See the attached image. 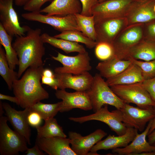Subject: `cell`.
Segmentation results:
<instances>
[{
    "mask_svg": "<svg viewBox=\"0 0 155 155\" xmlns=\"http://www.w3.org/2000/svg\"><path fill=\"white\" fill-rule=\"evenodd\" d=\"M41 30L30 28L26 34L18 36L12 44L19 59L18 78L28 67L43 66L45 48L41 37Z\"/></svg>",
    "mask_w": 155,
    "mask_h": 155,
    "instance_id": "obj_1",
    "label": "cell"
},
{
    "mask_svg": "<svg viewBox=\"0 0 155 155\" xmlns=\"http://www.w3.org/2000/svg\"><path fill=\"white\" fill-rule=\"evenodd\" d=\"M43 66L29 67L22 77L15 80L12 88L19 106L23 108H30L37 102L49 97L48 92L42 87L40 82Z\"/></svg>",
    "mask_w": 155,
    "mask_h": 155,
    "instance_id": "obj_2",
    "label": "cell"
},
{
    "mask_svg": "<svg viewBox=\"0 0 155 155\" xmlns=\"http://www.w3.org/2000/svg\"><path fill=\"white\" fill-rule=\"evenodd\" d=\"M109 87L99 74H95L90 88L86 91L94 113L106 104L114 106L118 109L123 107L125 103Z\"/></svg>",
    "mask_w": 155,
    "mask_h": 155,
    "instance_id": "obj_3",
    "label": "cell"
},
{
    "mask_svg": "<svg viewBox=\"0 0 155 155\" xmlns=\"http://www.w3.org/2000/svg\"><path fill=\"white\" fill-rule=\"evenodd\" d=\"M144 24L128 26L114 40L112 45L114 55L122 60H128L132 49L144 39Z\"/></svg>",
    "mask_w": 155,
    "mask_h": 155,
    "instance_id": "obj_4",
    "label": "cell"
},
{
    "mask_svg": "<svg viewBox=\"0 0 155 155\" xmlns=\"http://www.w3.org/2000/svg\"><path fill=\"white\" fill-rule=\"evenodd\" d=\"M112 90L125 103H132L138 107L146 108L155 106V102L141 82L110 86Z\"/></svg>",
    "mask_w": 155,
    "mask_h": 155,
    "instance_id": "obj_5",
    "label": "cell"
},
{
    "mask_svg": "<svg viewBox=\"0 0 155 155\" xmlns=\"http://www.w3.org/2000/svg\"><path fill=\"white\" fill-rule=\"evenodd\" d=\"M6 116L0 117V154L16 155L28 149L26 140L8 126Z\"/></svg>",
    "mask_w": 155,
    "mask_h": 155,
    "instance_id": "obj_6",
    "label": "cell"
},
{
    "mask_svg": "<svg viewBox=\"0 0 155 155\" xmlns=\"http://www.w3.org/2000/svg\"><path fill=\"white\" fill-rule=\"evenodd\" d=\"M117 109L121 121L127 127L134 128L140 132L144 130L147 123L155 116L154 107L142 108L125 103L122 108Z\"/></svg>",
    "mask_w": 155,
    "mask_h": 155,
    "instance_id": "obj_7",
    "label": "cell"
},
{
    "mask_svg": "<svg viewBox=\"0 0 155 155\" xmlns=\"http://www.w3.org/2000/svg\"><path fill=\"white\" fill-rule=\"evenodd\" d=\"M135 0H107L98 3L91 13L94 21L99 19L125 17L136 1Z\"/></svg>",
    "mask_w": 155,
    "mask_h": 155,
    "instance_id": "obj_8",
    "label": "cell"
},
{
    "mask_svg": "<svg viewBox=\"0 0 155 155\" xmlns=\"http://www.w3.org/2000/svg\"><path fill=\"white\" fill-rule=\"evenodd\" d=\"M68 119L70 121L80 123L92 120L103 122L118 135L124 134L127 129L121 121L117 109L111 112L108 110L107 104L105 105L93 114L80 117H69Z\"/></svg>",
    "mask_w": 155,
    "mask_h": 155,
    "instance_id": "obj_9",
    "label": "cell"
},
{
    "mask_svg": "<svg viewBox=\"0 0 155 155\" xmlns=\"http://www.w3.org/2000/svg\"><path fill=\"white\" fill-rule=\"evenodd\" d=\"M51 58L63 65L62 67L55 69V73H70L78 75L89 72L92 68L90 64V58L87 51L79 53L74 56L65 55L58 52L57 56H52Z\"/></svg>",
    "mask_w": 155,
    "mask_h": 155,
    "instance_id": "obj_10",
    "label": "cell"
},
{
    "mask_svg": "<svg viewBox=\"0 0 155 155\" xmlns=\"http://www.w3.org/2000/svg\"><path fill=\"white\" fill-rule=\"evenodd\" d=\"M22 17L26 20L36 21L49 25L61 32L71 30L80 31L75 14L63 16L43 15L40 12H29L23 13Z\"/></svg>",
    "mask_w": 155,
    "mask_h": 155,
    "instance_id": "obj_11",
    "label": "cell"
},
{
    "mask_svg": "<svg viewBox=\"0 0 155 155\" xmlns=\"http://www.w3.org/2000/svg\"><path fill=\"white\" fill-rule=\"evenodd\" d=\"M94 22L96 44L104 42L112 44L119 34L128 25L125 17L102 19L95 20Z\"/></svg>",
    "mask_w": 155,
    "mask_h": 155,
    "instance_id": "obj_12",
    "label": "cell"
},
{
    "mask_svg": "<svg viewBox=\"0 0 155 155\" xmlns=\"http://www.w3.org/2000/svg\"><path fill=\"white\" fill-rule=\"evenodd\" d=\"M13 1L0 0V23L9 35L13 37L24 36L31 28L27 26L20 25L13 7Z\"/></svg>",
    "mask_w": 155,
    "mask_h": 155,
    "instance_id": "obj_13",
    "label": "cell"
},
{
    "mask_svg": "<svg viewBox=\"0 0 155 155\" xmlns=\"http://www.w3.org/2000/svg\"><path fill=\"white\" fill-rule=\"evenodd\" d=\"M55 95L57 99L62 100L59 111L61 113L67 112L75 108L86 111L92 109L90 99L86 91L68 92L65 89L57 90Z\"/></svg>",
    "mask_w": 155,
    "mask_h": 155,
    "instance_id": "obj_14",
    "label": "cell"
},
{
    "mask_svg": "<svg viewBox=\"0 0 155 155\" xmlns=\"http://www.w3.org/2000/svg\"><path fill=\"white\" fill-rule=\"evenodd\" d=\"M5 115L8 121L14 130L24 136L28 144L31 145V130L27 121V117L30 111V108L24 109L23 111H17L6 102L2 103Z\"/></svg>",
    "mask_w": 155,
    "mask_h": 155,
    "instance_id": "obj_15",
    "label": "cell"
},
{
    "mask_svg": "<svg viewBox=\"0 0 155 155\" xmlns=\"http://www.w3.org/2000/svg\"><path fill=\"white\" fill-rule=\"evenodd\" d=\"M107 134L101 129L85 136L75 132L70 131L68 133L71 148L76 155H89L92 147Z\"/></svg>",
    "mask_w": 155,
    "mask_h": 155,
    "instance_id": "obj_16",
    "label": "cell"
},
{
    "mask_svg": "<svg viewBox=\"0 0 155 155\" xmlns=\"http://www.w3.org/2000/svg\"><path fill=\"white\" fill-rule=\"evenodd\" d=\"M54 73L60 89L69 88L76 91H87L90 88L94 80V76L89 72L75 75L70 73Z\"/></svg>",
    "mask_w": 155,
    "mask_h": 155,
    "instance_id": "obj_17",
    "label": "cell"
},
{
    "mask_svg": "<svg viewBox=\"0 0 155 155\" xmlns=\"http://www.w3.org/2000/svg\"><path fill=\"white\" fill-rule=\"evenodd\" d=\"M35 143L40 150L49 155H76L69 146V138L37 137Z\"/></svg>",
    "mask_w": 155,
    "mask_h": 155,
    "instance_id": "obj_18",
    "label": "cell"
},
{
    "mask_svg": "<svg viewBox=\"0 0 155 155\" xmlns=\"http://www.w3.org/2000/svg\"><path fill=\"white\" fill-rule=\"evenodd\" d=\"M138 131L134 128L127 127L126 132L123 135L115 136L109 134L106 139L95 145L90 150L89 155H99L97 152L100 150L125 147L133 140L138 133Z\"/></svg>",
    "mask_w": 155,
    "mask_h": 155,
    "instance_id": "obj_19",
    "label": "cell"
},
{
    "mask_svg": "<svg viewBox=\"0 0 155 155\" xmlns=\"http://www.w3.org/2000/svg\"><path fill=\"white\" fill-rule=\"evenodd\" d=\"M155 0L137 1L126 16L128 25L145 24L155 20Z\"/></svg>",
    "mask_w": 155,
    "mask_h": 155,
    "instance_id": "obj_20",
    "label": "cell"
},
{
    "mask_svg": "<svg viewBox=\"0 0 155 155\" xmlns=\"http://www.w3.org/2000/svg\"><path fill=\"white\" fill-rule=\"evenodd\" d=\"M152 120L149 122L141 133L137 134L130 144L124 148L113 149L112 152L118 155H139L142 152L155 151V146L150 144L146 140Z\"/></svg>",
    "mask_w": 155,
    "mask_h": 155,
    "instance_id": "obj_21",
    "label": "cell"
},
{
    "mask_svg": "<svg viewBox=\"0 0 155 155\" xmlns=\"http://www.w3.org/2000/svg\"><path fill=\"white\" fill-rule=\"evenodd\" d=\"M82 9L79 0H53L40 12L48 16H63L68 15L80 13Z\"/></svg>",
    "mask_w": 155,
    "mask_h": 155,
    "instance_id": "obj_22",
    "label": "cell"
},
{
    "mask_svg": "<svg viewBox=\"0 0 155 155\" xmlns=\"http://www.w3.org/2000/svg\"><path fill=\"white\" fill-rule=\"evenodd\" d=\"M132 63L130 60L121 59L114 55L108 59L98 63L96 69L102 77L107 79L117 75Z\"/></svg>",
    "mask_w": 155,
    "mask_h": 155,
    "instance_id": "obj_23",
    "label": "cell"
},
{
    "mask_svg": "<svg viewBox=\"0 0 155 155\" xmlns=\"http://www.w3.org/2000/svg\"><path fill=\"white\" fill-rule=\"evenodd\" d=\"M144 80L141 69L137 65L132 63L121 73L107 79L106 81L110 87L115 85L140 83Z\"/></svg>",
    "mask_w": 155,
    "mask_h": 155,
    "instance_id": "obj_24",
    "label": "cell"
},
{
    "mask_svg": "<svg viewBox=\"0 0 155 155\" xmlns=\"http://www.w3.org/2000/svg\"><path fill=\"white\" fill-rule=\"evenodd\" d=\"M41 37L44 43H48L67 54L74 52L83 53L86 51L84 46L78 42L56 38L46 33L42 34Z\"/></svg>",
    "mask_w": 155,
    "mask_h": 155,
    "instance_id": "obj_25",
    "label": "cell"
},
{
    "mask_svg": "<svg viewBox=\"0 0 155 155\" xmlns=\"http://www.w3.org/2000/svg\"><path fill=\"white\" fill-rule=\"evenodd\" d=\"M129 58L146 61L155 59V42L144 39L132 49L128 60Z\"/></svg>",
    "mask_w": 155,
    "mask_h": 155,
    "instance_id": "obj_26",
    "label": "cell"
},
{
    "mask_svg": "<svg viewBox=\"0 0 155 155\" xmlns=\"http://www.w3.org/2000/svg\"><path fill=\"white\" fill-rule=\"evenodd\" d=\"M13 36L9 35L0 23V44L4 48L7 59L10 69L14 70L19 65V59L12 44Z\"/></svg>",
    "mask_w": 155,
    "mask_h": 155,
    "instance_id": "obj_27",
    "label": "cell"
},
{
    "mask_svg": "<svg viewBox=\"0 0 155 155\" xmlns=\"http://www.w3.org/2000/svg\"><path fill=\"white\" fill-rule=\"evenodd\" d=\"M44 121L43 126H40L36 128L37 131V137H67L63 132L62 127L58 124L56 119L54 117Z\"/></svg>",
    "mask_w": 155,
    "mask_h": 155,
    "instance_id": "obj_28",
    "label": "cell"
},
{
    "mask_svg": "<svg viewBox=\"0 0 155 155\" xmlns=\"http://www.w3.org/2000/svg\"><path fill=\"white\" fill-rule=\"evenodd\" d=\"M0 44V74L11 90L13 82L18 79V72L11 69L7 59L4 49Z\"/></svg>",
    "mask_w": 155,
    "mask_h": 155,
    "instance_id": "obj_29",
    "label": "cell"
},
{
    "mask_svg": "<svg viewBox=\"0 0 155 155\" xmlns=\"http://www.w3.org/2000/svg\"><path fill=\"white\" fill-rule=\"evenodd\" d=\"M53 36L57 38L83 43L87 48L90 49L95 47L96 44L95 41L85 36L81 31L77 30H71L63 31Z\"/></svg>",
    "mask_w": 155,
    "mask_h": 155,
    "instance_id": "obj_30",
    "label": "cell"
},
{
    "mask_svg": "<svg viewBox=\"0 0 155 155\" xmlns=\"http://www.w3.org/2000/svg\"><path fill=\"white\" fill-rule=\"evenodd\" d=\"M61 101L54 104H45L39 102L30 107L37 112L44 120L54 118L59 112Z\"/></svg>",
    "mask_w": 155,
    "mask_h": 155,
    "instance_id": "obj_31",
    "label": "cell"
},
{
    "mask_svg": "<svg viewBox=\"0 0 155 155\" xmlns=\"http://www.w3.org/2000/svg\"><path fill=\"white\" fill-rule=\"evenodd\" d=\"M128 60H130L140 67L145 80L155 77V59L143 61L129 58Z\"/></svg>",
    "mask_w": 155,
    "mask_h": 155,
    "instance_id": "obj_32",
    "label": "cell"
},
{
    "mask_svg": "<svg viewBox=\"0 0 155 155\" xmlns=\"http://www.w3.org/2000/svg\"><path fill=\"white\" fill-rule=\"evenodd\" d=\"M95 53L96 57L102 61L108 59L114 55L112 44L104 42L96 44Z\"/></svg>",
    "mask_w": 155,
    "mask_h": 155,
    "instance_id": "obj_33",
    "label": "cell"
},
{
    "mask_svg": "<svg viewBox=\"0 0 155 155\" xmlns=\"http://www.w3.org/2000/svg\"><path fill=\"white\" fill-rule=\"evenodd\" d=\"M53 0H28L23 6L24 9L28 12H40L42 6L45 3Z\"/></svg>",
    "mask_w": 155,
    "mask_h": 155,
    "instance_id": "obj_34",
    "label": "cell"
},
{
    "mask_svg": "<svg viewBox=\"0 0 155 155\" xmlns=\"http://www.w3.org/2000/svg\"><path fill=\"white\" fill-rule=\"evenodd\" d=\"M144 39L155 42V20L144 24Z\"/></svg>",
    "mask_w": 155,
    "mask_h": 155,
    "instance_id": "obj_35",
    "label": "cell"
},
{
    "mask_svg": "<svg viewBox=\"0 0 155 155\" xmlns=\"http://www.w3.org/2000/svg\"><path fill=\"white\" fill-rule=\"evenodd\" d=\"M76 20L79 27L81 26H94V16H87L80 13L75 14Z\"/></svg>",
    "mask_w": 155,
    "mask_h": 155,
    "instance_id": "obj_36",
    "label": "cell"
},
{
    "mask_svg": "<svg viewBox=\"0 0 155 155\" xmlns=\"http://www.w3.org/2000/svg\"><path fill=\"white\" fill-rule=\"evenodd\" d=\"M81 3L82 9L80 14L87 16H92L91 11L92 8L99 3V0H79Z\"/></svg>",
    "mask_w": 155,
    "mask_h": 155,
    "instance_id": "obj_37",
    "label": "cell"
},
{
    "mask_svg": "<svg viewBox=\"0 0 155 155\" xmlns=\"http://www.w3.org/2000/svg\"><path fill=\"white\" fill-rule=\"evenodd\" d=\"M42 120V119L39 113L31 110L30 108V111L27 117L28 122L30 126L36 128L40 126Z\"/></svg>",
    "mask_w": 155,
    "mask_h": 155,
    "instance_id": "obj_38",
    "label": "cell"
},
{
    "mask_svg": "<svg viewBox=\"0 0 155 155\" xmlns=\"http://www.w3.org/2000/svg\"><path fill=\"white\" fill-rule=\"evenodd\" d=\"M141 84L155 102V77L151 79L145 80L141 82Z\"/></svg>",
    "mask_w": 155,
    "mask_h": 155,
    "instance_id": "obj_39",
    "label": "cell"
},
{
    "mask_svg": "<svg viewBox=\"0 0 155 155\" xmlns=\"http://www.w3.org/2000/svg\"><path fill=\"white\" fill-rule=\"evenodd\" d=\"M79 28L83 34L91 40L95 41L96 35L94 26H81Z\"/></svg>",
    "mask_w": 155,
    "mask_h": 155,
    "instance_id": "obj_40",
    "label": "cell"
},
{
    "mask_svg": "<svg viewBox=\"0 0 155 155\" xmlns=\"http://www.w3.org/2000/svg\"><path fill=\"white\" fill-rule=\"evenodd\" d=\"M41 84L47 85L56 90L58 88V82L56 77L51 78L42 76Z\"/></svg>",
    "mask_w": 155,
    "mask_h": 155,
    "instance_id": "obj_41",
    "label": "cell"
},
{
    "mask_svg": "<svg viewBox=\"0 0 155 155\" xmlns=\"http://www.w3.org/2000/svg\"><path fill=\"white\" fill-rule=\"evenodd\" d=\"M27 155H44L43 153L39 148L37 144L35 143L34 146L31 148H28L26 151Z\"/></svg>",
    "mask_w": 155,
    "mask_h": 155,
    "instance_id": "obj_42",
    "label": "cell"
},
{
    "mask_svg": "<svg viewBox=\"0 0 155 155\" xmlns=\"http://www.w3.org/2000/svg\"><path fill=\"white\" fill-rule=\"evenodd\" d=\"M0 99L1 100H7L19 105V101L18 99L16 96H11L9 95L0 94Z\"/></svg>",
    "mask_w": 155,
    "mask_h": 155,
    "instance_id": "obj_43",
    "label": "cell"
},
{
    "mask_svg": "<svg viewBox=\"0 0 155 155\" xmlns=\"http://www.w3.org/2000/svg\"><path fill=\"white\" fill-rule=\"evenodd\" d=\"M42 76L46 77L53 78L55 77V73L50 69H44L42 72Z\"/></svg>",
    "mask_w": 155,
    "mask_h": 155,
    "instance_id": "obj_44",
    "label": "cell"
},
{
    "mask_svg": "<svg viewBox=\"0 0 155 155\" xmlns=\"http://www.w3.org/2000/svg\"><path fill=\"white\" fill-rule=\"evenodd\" d=\"M148 135V142L152 145L155 142V129Z\"/></svg>",
    "mask_w": 155,
    "mask_h": 155,
    "instance_id": "obj_45",
    "label": "cell"
},
{
    "mask_svg": "<svg viewBox=\"0 0 155 155\" xmlns=\"http://www.w3.org/2000/svg\"><path fill=\"white\" fill-rule=\"evenodd\" d=\"M16 5L18 6H24L28 0H14Z\"/></svg>",
    "mask_w": 155,
    "mask_h": 155,
    "instance_id": "obj_46",
    "label": "cell"
},
{
    "mask_svg": "<svg viewBox=\"0 0 155 155\" xmlns=\"http://www.w3.org/2000/svg\"><path fill=\"white\" fill-rule=\"evenodd\" d=\"M155 110V106L154 107ZM155 129V116L154 118L152 119V122L151 127L149 131L148 134L151 133Z\"/></svg>",
    "mask_w": 155,
    "mask_h": 155,
    "instance_id": "obj_47",
    "label": "cell"
},
{
    "mask_svg": "<svg viewBox=\"0 0 155 155\" xmlns=\"http://www.w3.org/2000/svg\"><path fill=\"white\" fill-rule=\"evenodd\" d=\"M2 102L0 101V117L3 116V113H5V111L3 108Z\"/></svg>",
    "mask_w": 155,
    "mask_h": 155,
    "instance_id": "obj_48",
    "label": "cell"
},
{
    "mask_svg": "<svg viewBox=\"0 0 155 155\" xmlns=\"http://www.w3.org/2000/svg\"><path fill=\"white\" fill-rule=\"evenodd\" d=\"M155 155V151L142 153L139 155Z\"/></svg>",
    "mask_w": 155,
    "mask_h": 155,
    "instance_id": "obj_49",
    "label": "cell"
},
{
    "mask_svg": "<svg viewBox=\"0 0 155 155\" xmlns=\"http://www.w3.org/2000/svg\"><path fill=\"white\" fill-rule=\"evenodd\" d=\"M106 0H99V3L101 2H102L106 1Z\"/></svg>",
    "mask_w": 155,
    "mask_h": 155,
    "instance_id": "obj_50",
    "label": "cell"
},
{
    "mask_svg": "<svg viewBox=\"0 0 155 155\" xmlns=\"http://www.w3.org/2000/svg\"><path fill=\"white\" fill-rule=\"evenodd\" d=\"M154 11L155 12V5H154Z\"/></svg>",
    "mask_w": 155,
    "mask_h": 155,
    "instance_id": "obj_51",
    "label": "cell"
},
{
    "mask_svg": "<svg viewBox=\"0 0 155 155\" xmlns=\"http://www.w3.org/2000/svg\"><path fill=\"white\" fill-rule=\"evenodd\" d=\"M136 1H145L146 0H135Z\"/></svg>",
    "mask_w": 155,
    "mask_h": 155,
    "instance_id": "obj_52",
    "label": "cell"
},
{
    "mask_svg": "<svg viewBox=\"0 0 155 155\" xmlns=\"http://www.w3.org/2000/svg\"><path fill=\"white\" fill-rule=\"evenodd\" d=\"M152 145L155 146V142L154 143H153Z\"/></svg>",
    "mask_w": 155,
    "mask_h": 155,
    "instance_id": "obj_53",
    "label": "cell"
}]
</instances>
